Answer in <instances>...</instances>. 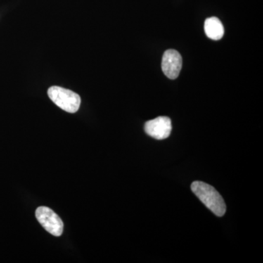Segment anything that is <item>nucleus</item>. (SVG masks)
<instances>
[{"instance_id": "f257e3e1", "label": "nucleus", "mask_w": 263, "mask_h": 263, "mask_svg": "<svg viewBox=\"0 0 263 263\" xmlns=\"http://www.w3.org/2000/svg\"><path fill=\"white\" fill-rule=\"evenodd\" d=\"M192 191L215 215L222 216L226 212V205L219 193L206 183L195 181L191 185Z\"/></svg>"}, {"instance_id": "f03ea898", "label": "nucleus", "mask_w": 263, "mask_h": 263, "mask_svg": "<svg viewBox=\"0 0 263 263\" xmlns=\"http://www.w3.org/2000/svg\"><path fill=\"white\" fill-rule=\"evenodd\" d=\"M48 95L53 103L68 113H76L80 108V96L70 90L52 86L48 89Z\"/></svg>"}, {"instance_id": "7ed1b4c3", "label": "nucleus", "mask_w": 263, "mask_h": 263, "mask_svg": "<svg viewBox=\"0 0 263 263\" xmlns=\"http://www.w3.org/2000/svg\"><path fill=\"white\" fill-rule=\"evenodd\" d=\"M35 216L40 224L48 233L57 237L62 235L64 230L63 221L51 209L46 206L38 207Z\"/></svg>"}, {"instance_id": "20e7f679", "label": "nucleus", "mask_w": 263, "mask_h": 263, "mask_svg": "<svg viewBox=\"0 0 263 263\" xmlns=\"http://www.w3.org/2000/svg\"><path fill=\"white\" fill-rule=\"evenodd\" d=\"M145 131L148 136L157 140L168 138L172 130V124L170 118L160 117L148 121L145 124Z\"/></svg>"}, {"instance_id": "39448f33", "label": "nucleus", "mask_w": 263, "mask_h": 263, "mask_svg": "<svg viewBox=\"0 0 263 263\" xmlns=\"http://www.w3.org/2000/svg\"><path fill=\"white\" fill-rule=\"evenodd\" d=\"M182 67V57L174 49L167 50L162 57V69L164 75L170 79L179 77Z\"/></svg>"}, {"instance_id": "423d86ee", "label": "nucleus", "mask_w": 263, "mask_h": 263, "mask_svg": "<svg viewBox=\"0 0 263 263\" xmlns=\"http://www.w3.org/2000/svg\"><path fill=\"white\" fill-rule=\"evenodd\" d=\"M207 37L214 41H219L224 35V29L221 21L216 17L207 18L204 25Z\"/></svg>"}]
</instances>
